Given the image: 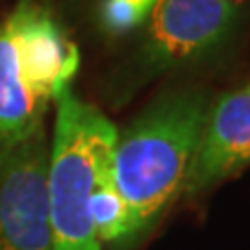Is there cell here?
Segmentation results:
<instances>
[{"mask_svg": "<svg viewBox=\"0 0 250 250\" xmlns=\"http://www.w3.org/2000/svg\"><path fill=\"white\" fill-rule=\"evenodd\" d=\"M48 156L52 250H103L92 215V196L113 171L119 129L104 113L67 85L57 96Z\"/></svg>", "mask_w": 250, "mask_h": 250, "instance_id": "cell-3", "label": "cell"}, {"mask_svg": "<svg viewBox=\"0 0 250 250\" xmlns=\"http://www.w3.org/2000/svg\"><path fill=\"white\" fill-rule=\"evenodd\" d=\"M250 165V85L219 96L208 111L184 194H200Z\"/></svg>", "mask_w": 250, "mask_h": 250, "instance_id": "cell-6", "label": "cell"}, {"mask_svg": "<svg viewBox=\"0 0 250 250\" xmlns=\"http://www.w3.org/2000/svg\"><path fill=\"white\" fill-rule=\"evenodd\" d=\"M159 0H103L98 21L108 36H123L144 25Z\"/></svg>", "mask_w": 250, "mask_h": 250, "instance_id": "cell-7", "label": "cell"}, {"mask_svg": "<svg viewBox=\"0 0 250 250\" xmlns=\"http://www.w3.org/2000/svg\"><path fill=\"white\" fill-rule=\"evenodd\" d=\"M44 127L0 154V250H52Z\"/></svg>", "mask_w": 250, "mask_h": 250, "instance_id": "cell-5", "label": "cell"}, {"mask_svg": "<svg viewBox=\"0 0 250 250\" xmlns=\"http://www.w3.org/2000/svg\"><path fill=\"white\" fill-rule=\"evenodd\" d=\"M77 69L80 50L48 0H17L0 23V154L44 127Z\"/></svg>", "mask_w": 250, "mask_h": 250, "instance_id": "cell-2", "label": "cell"}, {"mask_svg": "<svg viewBox=\"0 0 250 250\" xmlns=\"http://www.w3.org/2000/svg\"><path fill=\"white\" fill-rule=\"evenodd\" d=\"M238 17L229 0H159L144 23L140 65L163 73L207 59L228 42Z\"/></svg>", "mask_w": 250, "mask_h": 250, "instance_id": "cell-4", "label": "cell"}, {"mask_svg": "<svg viewBox=\"0 0 250 250\" xmlns=\"http://www.w3.org/2000/svg\"><path fill=\"white\" fill-rule=\"evenodd\" d=\"M210 104L202 90L169 92L119 131L113 184L127 210L125 244L150 229L184 194Z\"/></svg>", "mask_w": 250, "mask_h": 250, "instance_id": "cell-1", "label": "cell"}, {"mask_svg": "<svg viewBox=\"0 0 250 250\" xmlns=\"http://www.w3.org/2000/svg\"><path fill=\"white\" fill-rule=\"evenodd\" d=\"M229 2H240V0H229Z\"/></svg>", "mask_w": 250, "mask_h": 250, "instance_id": "cell-8", "label": "cell"}]
</instances>
